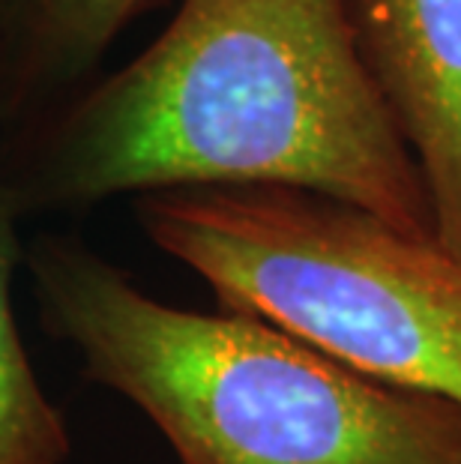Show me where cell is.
Returning <instances> with one entry per match:
<instances>
[{"label": "cell", "mask_w": 461, "mask_h": 464, "mask_svg": "<svg viewBox=\"0 0 461 464\" xmlns=\"http://www.w3.org/2000/svg\"><path fill=\"white\" fill-rule=\"evenodd\" d=\"M0 165L22 216L156 189L288 186L431 234L351 0H180L139 57L0 132Z\"/></svg>", "instance_id": "cell-1"}, {"label": "cell", "mask_w": 461, "mask_h": 464, "mask_svg": "<svg viewBox=\"0 0 461 464\" xmlns=\"http://www.w3.org/2000/svg\"><path fill=\"white\" fill-rule=\"evenodd\" d=\"M43 327L180 464H461V404L369 378L255 314L178 309L75 237L24 255Z\"/></svg>", "instance_id": "cell-2"}, {"label": "cell", "mask_w": 461, "mask_h": 464, "mask_svg": "<svg viewBox=\"0 0 461 464\" xmlns=\"http://www.w3.org/2000/svg\"><path fill=\"white\" fill-rule=\"evenodd\" d=\"M156 249L255 314L392 387L461 404V255L327 195L192 186L135 195Z\"/></svg>", "instance_id": "cell-3"}, {"label": "cell", "mask_w": 461, "mask_h": 464, "mask_svg": "<svg viewBox=\"0 0 461 464\" xmlns=\"http://www.w3.org/2000/svg\"><path fill=\"white\" fill-rule=\"evenodd\" d=\"M351 13L423 177L431 234L461 255V0H351Z\"/></svg>", "instance_id": "cell-4"}, {"label": "cell", "mask_w": 461, "mask_h": 464, "mask_svg": "<svg viewBox=\"0 0 461 464\" xmlns=\"http://www.w3.org/2000/svg\"><path fill=\"white\" fill-rule=\"evenodd\" d=\"M171 0H0V132L61 102L139 18Z\"/></svg>", "instance_id": "cell-5"}, {"label": "cell", "mask_w": 461, "mask_h": 464, "mask_svg": "<svg viewBox=\"0 0 461 464\" xmlns=\"http://www.w3.org/2000/svg\"><path fill=\"white\" fill-rule=\"evenodd\" d=\"M22 219L0 165V464H66L70 429L39 387L13 312V273L24 258Z\"/></svg>", "instance_id": "cell-6"}]
</instances>
